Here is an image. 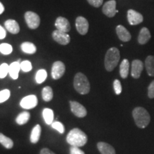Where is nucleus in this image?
<instances>
[{
	"instance_id": "nucleus-24",
	"label": "nucleus",
	"mask_w": 154,
	"mask_h": 154,
	"mask_svg": "<svg viewBox=\"0 0 154 154\" xmlns=\"http://www.w3.org/2000/svg\"><path fill=\"white\" fill-rule=\"evenodd\" d=\"M0 143L7 149H11L14 146V142L10 138L0 133Z\"/></svg>"
},
{
	"instance_id": "nucleus-7",
	"label": "nucleus",
	"mask_w": 154,
	"mask_h": 154,
	"mask_svg": "<svg viewBox=\"0 0 154 154\" xmlns=\"http://www.w3.org/2000/svg\"><path fill=\"white\" fill-rule=\"evenodd\" d=\"M69 103H70L71 111L76 117L84 118L87 114V111H86V108L81 104L80 103L77 101H71Z\"/></svg>"
},
{
	"instance_id": "nucleus-25",
	"label": "nucleus",
	"mask_w": 154,
	"mask_h": 154,
	"mask_svg": "<svg viewBox=\"0 0 154 154\" xmlns=\"http://www.w3.org/2000/svg\"><path fill=\"white\" fill-rule=\"evenodd\" d=\"M42 99H44V101L49 102L51 101L53 99V90L50 86H45L42 91Z\"/></svg>"
},
{
	"instance_id": "nucleus-32",
	"label": "nucleus",
	"mask_w": 154,
	"mask_h": 154,
	"mask_svg": "<svg viewBox=\"0 0 154 154\" xmlns=\"http://www.w3.org/2000/svg\"><path fill=\"white\" fill-rule=\"evenodd\" d=\"M20 66L21 69H22L24 72H29L32 69V63L28 60L22 61L20 63Z\"/></svg>"
},
{
	"instance_id": "nucleus-5",
	"label": "nucleus",
	"mask_w": 154,
	"mask_h": 154,
	"mask_svg": "<svg viewBox=\"0 0 154 154\" xmlns=\"http://www.w3.org/2000/svg\"><path fill=\"white\" fill-rule=\"evenodd\" d=\"M24 19L29 28L36 29L40 24V17L33 11H26L24 14Z\"/></svg>"
},
{
	"instance_id": "nucleus-26",
	"label": "nucleus",
	"mask_w": 154,
	"mask_h": 154,
	"mask_svg": "<svg viewBox=\"0 0 154 154\" xmlns=\"http://www.w3.org/2000/svg\"><path fill=\"white\" fill-rule=\"evenodd\" d=\"M30 119V113L27 111H23L17 116L16 122L19 125H24L28 122Z\"/></svg>"
},
{
	"instance_id": "nucleus-18",
	"label": "nucleus",
	"mask_w": 154,
	"mask_h": 154,
	"mask_svg": "<svg viewBox=\"0 0 154 154\" xmlns=\"http://www.w3.org/2000/svg\"><path fill=\"white\" fill-rule=\"evenodd\" d=\"M97 149L101 154H116L114 148L105 142H99L97 143Z\"/></svg>"
},
{
	"instance_id": "nucleus-19",
	"label": "nucleus",
	"mask_w": 154,
	"mask_h": 154,
	"mask_svg": "<svg viewBox=\"0 0 154 154\" xmlns=\"http://www.w3.org/2000/svg\"><path fill=\"white\" fill-rule=\"evenodd\" d=\"M21 69L20 63L18 61H14L12 62L9 65V74L10 75L11 78H12L13 79H17L19 76V71Z\"/></svg>"
},
{
	"instance_id": "nucleus-23",
	"label": "nucleus",
	"mask_w": 154,
	"mask_h": 154,
	"mask_svg": "<svg viewBox=\"0 0 154 154\" xmlns=\"http://www.w3.org/2000/svg\"><path fill=\"white\" fill-rule=\"evenodd\" d=\"M129 66L130 63L128 59H124L120 64V75L122 79H126L129 73Z\"/></svg>"
},
{
	"instance_id": "nucleus-9",
	"label": "nucleus",
	"mask_w": 154,
	"mask_h": 154,
	"mask_svg": "<svg viewBox=\"0 0 154 154\" xmlns=\"http://www.w3.org/2000/svg\"><path fill=\"white\" fill-rule=\"evenodd\" d=\"M52 38L56 42L61 45H67L71 41V38L68 34L57 29L53 32Z\"/></svg>"
},
{
	"instance_id": "nucleus-33",
	"label": "nucleus",
	"mask_w": 154,
	"mask_h": 154,
	"mask_svg": "<svg viewBox=\"0 0 154 154\" xmlns=\"http://www.w3.org/2000/svg\"><path fill=\"white\" fill-rule=\"evenodd\" d=\"M51 127L57 130V131H59L60 134H63V133H64L65 128L62 123L59 122V121H55V122L52 123V124H51Z\"/></svg>"
},
{
	"instance_id": "nucleus-38",
	"label": "nucleus",
	"mask_w": 154,
	"mask_h": 154,
	"mask_svg": "<svg viewBox=\"0 0 154 154\" xmlns=\"http://www.w3.org/2000/svg\"><path fill=\"white\" fill-rule=\"evenodd\" d=\"M7 33H6V30L0 25V39H3L6 37Z\"/></svg>"
},
{
	"instance_id": "nucleus-8",
	"label": "nucleus",
	"mask_w": 154,
	"mask_h": 154,
	"mask_svg": "<svg viewBox=\"0 0 154 154\" xmlns=\"http://www.w3.org/2000/svg\"><path fill=\"white\" fill-rule=\"evenodd\" d=\"M102 11L108 17H113L116 13L119 12L116 10V2L115 0H110L106 2L103 6Z\"/></svg>"
},
{
	"instance_id": "nucleus-39",
	"label": "nucleus",
	"mask_w": 154,
	"mask_h": 154,
	"mask_svg": "<svg viewBox=\"0 0 154 154\" xmlns=\"http://www.w3.org/2000/svg\"><path fill=\"white\" fill-rule=\"evenodd\" d=\"M40 154H56L55 153H54L53 151H51V150H49L47 148H44L41 150L40 151Z\"/></svg>"
},
{
	"instance_id": "nucleus-30",
	"label": "nucleus",
	"mask_w": 154,
	"mask_h": 154,
	"mask_svg": "<svg viewBox=\"0 0 154 154\" xmlns=\"http://www.w3.org/2000/svg\"><path fill=\"white\" fill-rule=\"evenodd\" d=\"M9 72V66L7 63H3L0 65V79H4L7 76Z\"/></svg>"
},
{
	"instance_id": "nucleus-2",
	"label": "nucleus",
	"mask_w": 154,
	"mask_h": 154,
	"mask_svg": "<svg viewBox=\"0 0 154 154\" xmlns=\"http://www.w3.org/2000/svg\"><path fill=\"white\" fill-rule=\"evenodd\" d=\"M135 124L140 128H145L151 121V116L147 111L143 107H136L132 111Z\"/></svg>"
},
{
	"instance_id": "nucleus-10",
	"label": "nucleus",
	"mask_w": 154,
	"mask_h": 154,
	"mask_svg": "<svg viewBox=\"0 0 154 154\" xmlns=\"http://www.w3.org/2000/svg\"><path fill=\"white\" fill-rule=\"evenodd\" d=\"M38 104V99L35 95L25 96L20 101V106L24 109H32Z\"/></svg>"
},
{
	"instance_id": "nucleus-37",
	"label": "nucleus",
	"mask_w": 154,
	"mask_h": 154,
	"mask_svg": "<svg viewBox=\"0 0 154 154\" xmlns=\"http://www.w3.org/2000/svg\"><path fill=\"white\" fill-rule=\"evenodd\" d=\"M70 154H85L82 150H81L79 147H75V146H72L69 149Z\"/></svg>"
},
{
	"instance_id": "nucleus-15",
	"label": "nucleus",
	"mask_w": 154,
	"mask_h": 154,
	"mask_svg": "<svg viewBox=\"0 0 154 154\" xmlns=\"http://www.w3.org/2000/svg\"><path fill=\"white\" fill-rule=\"evenodd\" d=\"M116 32L117 36L121 41L127 42L131 39V35L130 32L122 25H118L116 28Z\"/></svg>"
},
{
	"instance_id": "nucleus-22",
	"label": "nucleus",
	"mask_w": 154,
	"mask_h": 154,
	"mask_svg": "<svg viewBox=\"0 0 154 154\" xmlns=\"http://www.w3.org/2000/svg\"><path fill=\"white\" fill-rule=\"evenodd\" d=\"M21 49L23 52L28 54H34L36 51V47L32 42H23L21 44Z\"/></svg>"
},
{
	"instance_id": "nucleus-40",
	"label": "nucleus",
	"mask_w": 154,
	"mask_h": 154,
	"mask_svg": "<svg viewBox=\"0 0 154 154\" xmlns=\"http://www.w3.org/2000/svg\"><path fill=\"white\" fill-rule=\"evenodd\" d=\"M4 11H5V7L0 2V14H2Z\"/></svg>"
},
{
	"instance_id": "nucleus-16",
	"label": "nucleus",
	"mask_w": 154,
	"mask_h": 154,
	"mask_svg": "<svg viewBox=\"0 0 154 154\" xmlns=\"http://www.w3.org/2000/svg\"><path fill=\"white\" fill-rule=\"evenodd\" d=\"M151 35L149 29L146 27H143L140 29L139 34H138V42L141 45H144V44H146L149 42V40L151 39Z\"/></svg>"
},
{
	"instance_id": "nucleus-27",
	"label": "nucleus",
	"mask_w": 154,
	"mask_h": 154,
	"mask_svg": "<svg viewBox=\"0 0 154 154\" xmlns=\"http://www.w3.org/2000/svg\"><path fill=\"white\" fill-rule=\"evenodd\" d=\"M43 117L44 121L47 125H51L54 121V112L51 109L46 108L43 110Z\"/></svg>"
},
{
	"instance_id": "nucleus-21",
	"label": "nucleus",
	"mask_w": 154,
	"mask_h": 154,
	"mask_svg": "<svg viewBox=\"0 0 154 154\" xmlns=\"http://www.w3.org/2000/svg\"><path fill=\"white\" fill-rule=\"evenodd\" d=\"M42 128L40 125L36 124L35 126L32 128V133L30 136V141L32 143H36L39 140L40 136H41Z\"/></svg>"
},
{
	"instance_id": "nucleus-3",
	"label": "nucleus",
	"mask_w": 154,
	"mask_h": 154,
	"mask_svg": "<svg viewBox=\"0 0 154 154\" xmlns=\"http://www.w3.org/2000/svg\"><path fill=\"white\" fill-rule=\"evenodd\" d=\"M120 60V51L116 47H111L108 49L105 55L104 66L106 70L112 72L117 66Z\"/></svg>"
},
{
	"instance_id": "nucleus-6",
	"label": "nucleus",
	"mask_w": 154,
	"mask_h": 154,
	"mask_svg": "<svg viewBox=\"0 0 154 154\" xmlns=\"http://www.w3.org/2000/svg\"><path fill=\"white\" fill-rule=\"evenodd\" d=\"M65 70H66V67L62 61H55L53 63L52 68H51V76L55 80L59 79L64 74Z\"/></svg>"
},
{
	"instance_id": "nucleus-28",
	"label": "nucleus",
	"mask_w": 154,
	"mask_h": 154,
	"mask_svg": "<svg viewBox=\"0 0 154 154\" xmlns=\"http://www.w3.org/2000/svg\"><path fill=\"white\" fill-rule=\"evenodd\" d=\"M47 77V71L44 70V69H40L38 70L36 74V76H35V79L36 82L37 84H42L43 83L44 81L46 80Z\"/></svg>"
},
{
	"instance_id": "nucleus-1",
	"label": "nucleus",
	"mask_w": 154,
	"mask_h": 154,
	"mask_svg": "<svg viewBox=\"0 0 154 154\" xmlns=\"http://www.w3.org/2000/svg\"><path fill=\"white\" fill-rule=\"evenodd\" d=\"M86 134L78 128H73L66 136V142L69 145L75 147H82L87 143Z\"/></svg>"
},
{
	"instance_id": "nucleus-35",
	"label": "nucleus",
	"mask_w": 154,
	"mask_h": 154,
	"mask_svg": "<svg viewBox=\"0 0 154 154\" xmlns=\"http://www.w3.org/2000/svg\"><path fill=\"white\" fill-rule=\"evenodd\" d=\"M148 96L150 99H154V80L148 87Z\"/></svg>"
},
{
	"instance_id": "nucleus-4",
	"label": "nucleus",
	"mask_w": 154,
	"mask_h": 154,
	"mask_svg": "<svg viewBox=\"0 0 154 154\" xmlns=\"http://www.w3.org/2000/svg\"><path fill=\"white\" fill-rule=\"evenodd\" d=\"M74 87L79 94L82 95L89 93L90 83L87 77L82 73H77L74 79Z\"/></svg>"
},
{
	"instance_id": "nucleus-14",
	"label": "nucleus",
	"mask_w": 154,
	"mask_h": 154,
	"mask_svg": "<svg viewBox=\"0 0 154 154\" xmlns=\"http://www.w3.org/2000/svg\"><path fill=\"white\" fill-rule=\"evenodd\" d=\"M143 63L139 59H135L131 63V76L134 79L139 78L143 72Z\"/></svg>"
},
{
	"instance_id": "nucleus-31",
	"label": "nucleus",
	"mask_w": 154,
	"mask_h": 154,
	"mask_svg": "<svg viewBox=\"0 0 154 154\" xmlns=\"http://www.w3.org/2000/svg\"><path fill=\"white\" fill-rule=\"evenodd\" d=\"M11 92L9 89H4L0 91V103L7 101L10 97Z\"/></svg>"
},
{
	"instance_id": "nucleus-34",
	"label": "nucleus",
	"mask_w": 154,
	"mask_h": 154,
	"mask_svg": "<svg viewBox=\"0 0 154 154\" xmlns=\"http://www.w3.org/2000/svg\"><path fill=\"white\" fill-rule=\"evenodd\" d=\"M113 89H114L115 94L116 95H119L122 91V86H121V82L118 79L114 80V82L113 83Z\"/></svg>"
},
{
	"instance_id": "nucleus-11",
	"label": "nucleus",
	"mask_w": 154,
	"mask_h": 154,
	"mask_svg": "<svg viewBox=\"0 0 154 154\" xmlns=\"http://www.w3.org/2000/svg\"><path fill=\"white\" fill-rule=\"evenodd\" d=\"M127 19H128V23L131 25H138L143 22V17L140 13L134 10V9H129L127 12Z\"/></svg>"
},
{
	"instance_id": "nucleus-12",
	"label": "nucleus",
	"mask_w": 154,
	"mask_h": 154,
	"mask_svg": "<svg viewBox=\"0 0 154 154\" xmlns=\"http://www.w3.org/2000/svg\"><path fill=\"white\" fill-rule=\"evenodd\" d=\"M89 24L87 19L84 17H78L76 19V29L81 35H86L88 31Z\"/></svg>"
},
{
	"instance_id": "nucleus-20",
	"label": "nucleus",
	"mask_w": 154,
	"mask_h": 154,
	"mask_svg": "<svg viewBox=\"0 0 154 154\" xmlns=\"http://www.w3.org/2000/svg\"><path fill=\"white\" fill-rule=\"evenodd\" d=\"M145 67L147 74L150 76H154V56H148L145 61Z\"/></svg>"
},
{
	"instance_id": "nucleus-29",
	"label": "nucleus",
	"mask_w": 154,
	"mask_h": 154,
	"mask_svg": "<svg viewBox=\"0 0 154 154\" xmlns=\"http://www.w3.org/2000/svg\"><path fill=\"white\" fill-rule=\"evenodd\" d=\"M12 47L9 44L2 43L0 44V52L4 55H9L12 52Z\"/></svg>"
},
{
	"instance_id": "nucleus-36",
	"label": "nucleus",
	"mask_w": 154,
	"mask_h": 154,
	"mask_svg": "<svg viewBox=\"0 0 154 154\" xmlns=\"http://www.w3.org/2000/svg\"><path fill=\"white\" fill-rule=\"evenodd\" d=\"M87 2L90 5L98 8L102 5L103 0H87Z\"/></svg>"
},
{
	"instance_id": "nucleus-13",
	"label": "nucleus",
	"mask_w": 154,
	"mask_h": 154,
	"mask_svg": "<svg viewBox=\"0 0 154 154\" xmlns=\"http://www.w3.org/2000/svg\"><path fill=\"white\" fill-rule=\"evenodd\" d=\"M55 26L57 30L65 32V33L69 32L71 29V25L68 19L62 17H57L55 22Z\"/></svg>"
},
{
	"instance_id": "nucleus-17",
	"label": "nucleus",
	"mask_w": 154,
	"mask_h": 154,
	"mask_svg": "<svg viewBox=\"0 0 154 154\" xmlns=\"http://www.w3.org/2000/svg\"><path fill=\"white\" fill-rule=\"evenodd\" d=\"M5 26L7 30L11 34H17L20 31L19 24L17 21L14 20V19H8V20L6 21L5 22Z\"/></svg>"
}]
</instances>
